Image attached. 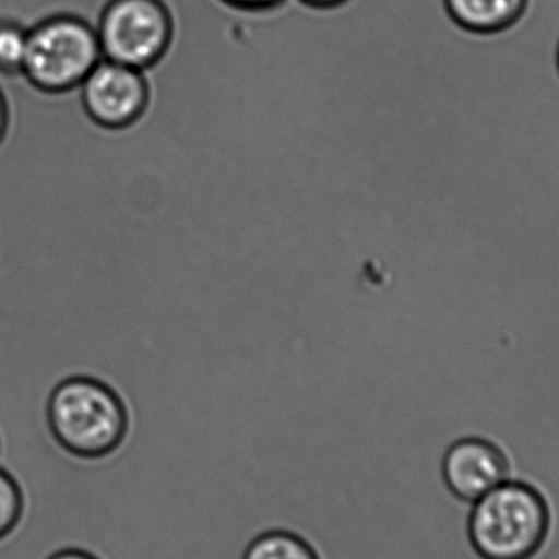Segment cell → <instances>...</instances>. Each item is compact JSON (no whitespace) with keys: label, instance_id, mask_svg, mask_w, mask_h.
<instances>
[{"label":"cell","instance_id":"cell-1","mask_svg":"<svg viewBox=\"0 0 559 559\" xmlns=\"http://www.w3.org/2000/svg\"><path fill=\"white\" fill-rule=\"evenodd\" d=\"M46 423L55 442L79 460H105L123 449L128 416L118 394L104 381L69 373L52 388Z\"/></svg>","mask_w":559,"mask_h":559},{"label":"cell","instance_id":"cell-2","mask_svg":"<svg viewBox=\"0 0 559 559\" xmlns=\"http://www.w3.org/2000/svg\"><path fill=\"white\" fill-rule=\"evenodd\" d=\"M551 534V509L540 489L508 481L473 502L468 538L481 559H534Z\"/></svg>","mask_w":559,"mask_h":559},{"label":"cell","instance_id":"cell-3","mask_svg":"<svg viewBox=\"0 0 559 559\" xmlns=\"http://www.w3.org/2000/svg\"><path fill=\"white\" fill-rule=\"evenodd\" d=\"M102 59L94 23L78 13L56 10L29 25L20 78L39 94L62 97L78 91Z\"/></svg>","mask_w":559,"mask_h":559},{"label":"cell","instance_id":"cell-4","mask_svg":"<svg viewBox=\"0 0 559 559\" xmlns=\"http://www.w3.org/2000/svg\"><path fill=\"white\" fill-rule=\"evenodd\" d=\"M95 29L104 59L143 71L166 51L173 23L160 0H108Z\"/></svg>","mask_w":559,"mask_h":559},{"label":"cell","instance_id":"cell-5","mask_svg":"<svg viewBox=\"0 0 559 559\" xmlns=\"http://www.w3.org/2000/svg\"><path fill=\"white\" fill-rule=\"evenodd\" d=\"M85 115L105 128H121L136 120L146 105L143 71L102 59L78 88Z\"/></svg>","mask_w":559,"mask_h":559},{"label":"cell","instance_id":"cell-6","mask_svg":"<svg viewBox=\"0 0 559 559\" xmlns=\"http://www.w3.org/2000/svg\"><path fill=\"white\" fill-rule=\"evenodd\" d=\"M511 473L504 450L485 437H463L443 455V481L449 491L466 504H473L511 479Z\"/></svg>","mask_w":559,"mask_h":559},{"label":"cell","instance_id":"cell-7","mask_svg":"<svg viewBox=\"0 0 559 559\" xmlns=\"http://www.w3.org/2000/svg\"><path fill=\"white\" fill-rule=\"evenodd\" d=\"M442 5L450 23L463 32L495 35L525 15L528 0H442Z\"/></svg>","mask_w":559,"mask_h":559},{"label":"cell","instance_id":"cell-8","mask_svg":"<svg viewBox=\"0 0 559 559\" xmlns=\"http://www.w3.org/2000/svg\"><path fill=\"white\" fill-rule=\"evenodd\" d=\"M242 559H319L314 548L288 531H271L259 535L246 548Z\"/></svg>","mask_w":559,"mask_h":559},{"label":"cell","instance_id":"cell-9","mask_svg":"<svg viewBox=\"0 0 559 559\" xmlns=\"http://www.w3.org/2000/svg\"><path fill=\"white\" fill-rule=\"evenodd\" d=\"M28 23L15 16H0V75L20 78L28 45Z\"/></svg>","mask_w":559,"mask_h":559},{"label":"cell","instance_id":"cell-10","mask_svg":"<svg viewBox=\"0 0 559 559\" xmlns=\"http://www.w3.org/2000/svg\"><path fill=\"white\" fill-rule=\"evenodd\" d=\"M23 492L16 479L0 468V540L9 537L22 521Z\"/></svg>","mask_w":559,"mask_h":559},{"label":"cell","instance_id":"cell-11","mask_svg":"<svg viewBox=\"0 0 559 559\" xmlns=\"http://www.w3.org/2000/svg\"><path fill=\"white\" fill-rule=\"evenodd\" d=\"M10 128V104L5 92L0 87V146L5 141Z\"/></svg>","mask_w":559,"mask_h":559},{"label":"cell","instance_id":"cell-12","mask_svg":"<svg viewBox=\"0 0 559 559\" xmlns=\"http://www.w3.org/2000/svg\"><path fill=\"white\" fill-rule=\"evenodd\" d=\"M48 559H98L92 554H87L84 550H62L58 554L52 555Z\"/></svg>","mask_w":559,"mask_h":559},{"label":"cell","instance_id":"cell-13","mask_svg":"<svg viewBox=\"0 0 559 559\" xmlns=\"http://www.w3.org/2000/svg\"><path fill=\"white\" fill-rule=\"evenodd\" d=\"M233 5L246 7V9H261V7L274 5L280 0H226Z\"/></svg>","mask_w":559,"mask_h":559},{"label":"cell","instance_id":"cell-14","mask_svg":"<svg viewBox=\"0 0 559 559\" xmlns=\"http://www.w3.org/2000/svg\"><path fill=\"white\" fill-rule=\"evenodd\" d=\"M302 2L309 3V5L328 7L344 2V0H302Z\"/></svg>","mask_w":559,"mask_h":559},{"label":"cell","instance_id":"cell-15","mask_svg":"<svg viewBox=\"0 0 559 559\" xmlns=\"http://www.w3.org/2000/svg\"><path fill=\"white\" fill-rule=\"evenodd\" d=\"M558 68H559V48H558Z\"/></svg>","mask_w":559,"mask_h":559}]
</instances>
